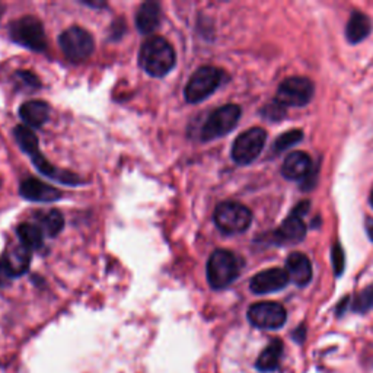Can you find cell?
<instances>
[{
  "instance_id": "cell-4",
  "label": "cell",
  "mask_w": 373,
  "mask_h": 373,
  "mask_svg": "<svg viewBox=\"0 0 373 373\" xmlns=\"http://www.w3.org/2000/svg\"><path fill=\"white\" fill-rule=\"evenodd\" d=\"M223 72L221 69L213 66L200 68L191 76L185 86V99L190 104H197V102L204 101L221 86Z\"/></svg>"
},
{
  "instance_id": "cell-2",
  "label": "cell",
  "mask_w": 373,
  "mask_h": 373,
  "mask_svg": "<svg viewBox=\"0 0 373 373\" xmlns=\"http://www.w3.org/2000/svg\"><path fill=\"white\" fill-rule=\"evenodd\" d=\"M239 261L226 250H216L208 263V280L213 289H225L239 276Z\"/></svg>"
},
{
  "instance_id": "cell-1",
  "label": "cell",
  "mask_w": 373,
  "mask_h": 373,
  "mask_svg": "<svg viewBox=\"0 0 373 373\" xmlns=\"http://www.w3.org/2000/svg\"><path fill=\"white\" fill-rule=\"evenodd\" d=\"M175 51L162 37H150L141 44L139 63L153 78H162L175 66Z\"/></svg>"
},
{
  "instance_id": "cell-32",
  "label": "cell",
  "mask_w": 373,
  "mask_h": 373,
  "mask_svg": "<svg viewBox=\"0 0 373 373\" xmlns=\"http://www.w3.org/2000/svg\"><path fill=\"white\" fill-rule=\"evenodd\" d=\"M350 299L349 298H345L344 301H341V303H340V306H339V310H337V314L339 315H343V312H344V310H345V306H347V302H349Z\"/></svg>"
},
{
  "instance_id": "cell-29",
  "label": "cell",
  "mask_w": 373,
  "mask_h": 373,
  "mask_svg": "<svg viewBox=\"0 0 373 373\" xmlns=\"http://www.w3.org/2000/svg\"><path fill=\"white\" fill-rule=\"evenodd\" d=\"M18 76L23 81V83H27L30 88H38V86H40V81H38L31 72H19Z\"/></svg>"
},
{
  "instance_id": "cell-25",
  "label": "cell",
  "mask_w": 373,
  "mask_h": 373,
  "mask_svg": "<svg viewBox=\"0 0 373 373\" xmlns=\"http://www.w3.org/2000/svg\"><path fill=\"white\" fill-rule=\"evenodd\" d=\"M352 308L354 312H362V314L373 310V285L367 286L366 289H363L362 292H359L356 294Z\"/></svg>"
},
{
  "instance_id": "cell-19",
  "label": "cell",
  "mask_w": 373,
  "mask_h": 373,
  "mask_svg": "<svg viewBox=\"0 0 373 373\" xmlns=\"http://www.w3.org/2000/svg\"><path fill=\"white\" fill-rule=\"evenodd\" d=\"M370 31H372L370 19L365 14H362V12H353V15L345 28L347 40L352 44H357L360 41H363L370 34Z\"/></svg>"
},
{
  "instance_id": "cell-26",
  "label": "cell",
  "mask_w": 373,
  "mask_h": 373,
  "mask_svg": "<svg viewBox=\"0 0 373 373\" xmlns=\"http://www.w3.org/2000/svg\"><path fill=\"white\" fill-rule=\"evenodd\" d=\"M261 114L267 120L280 121L286 117V107L281 105L277 99H274L261 110Z\"/></svg>"
},
{
  "instance_id": "cell-28",
  "label": "cell",
  "mask_w": 373,
  "mask_h": 373,
  "mask_svg": "<svg viewBox=\"0 0 373 373\" xmlns=\"http://www.w3.org/2000/svg\"><path fill=\"white\" fill-rule=\"evenodd\" d=\"M10 279H14V276H12L10 270H9L8 264H6V261L3 260V256H0V286L6 285V283H8Z\"/></svg>"
},
{
  "instance_id": "cell-6",
  "label": "cell",
  "mask_w": 373,
  "mask_h": 373,
  "mask_svg": "<svg viewBox=\"0 0 373 373\" xmlns=\"http://www.w3.org/2000/svg\"><path fill=\"white\" fill-rule=\"evenodd\" d=\"M241 119V108L235 104H228L213 111L208 121L201 127V140L210 141L230 133Z\"/></svg>"
},
{
  "instance_id": "cell-33",
  "label": "cell",
  "mask_w": 373,
  "mask_h": 373,
  "mask_svg": "<svg viewBox=\"0 0 373 373\" xmlns=\"http://www.w3.org/2000/svg\"><path fill=\"white\" fill-rule=\"evenodd\" d=\"M370 204L373 205V191H372V194H370Z\"/></svg>"
},
{
  "instance_id": "cell-15",
  "label": "cell",
  "mask_w": 373,
  "mask_h": 373,
  "mask_svg": "<svg viewBox=\"0 0 373 373\" xmlns=\"http://www.w3.org/2000/svg\"><path fill=\"white\" fill-rule=\"evenodd\" d=\"M286 272L298 286H306L312 280V264L302 252H292L286 261Z\"/></svg>"
},
{
  "instance_id": "cell-27",
  "label": "cell",
  "mask_w": 373,
  "mask_h": 373,
  "mask_svg": "<svg viewBox=\"0 0 373 373\" xmlns=\"http://www.w3.org/2000/svg\"><path fill=\"white\" fill-rule=\"evenodd\" d=\"M332 264H334V270H336V276H340L344 270L345 259H344V251L339 242L334 243V247H332Z\"/></svg>"
},
{
  "instance_id": "cell-7",
  "label": "cell",
  "mask_w": 373,
  "mask_h": 373,
  "mask_svg": "<svg viewBox=\"0 0 373 373\" xmlns=\"http://www.w3.org/2000/svg\"><path fill=\"white\" fill-rule=\"evenodd\" d=\"M60 48L70 61H83L92 54L95 43L92 35L83 28L72 27L61 32L59 38Z\"/></svg>"
},
{
  "instance_id": "cell-31",
  "label": "cell",
  "mask_w": 373,
  "mask_h": 373,
  "mask_svg": "<svg viewBox=\"0 0 373 373\" xmlns=\"http://www.w3.org/2000/svg\"><path fill=\"white\" fill-rule=\"evenodd\" d=\"M366 232H367L370 241H373V219H370V217L366 219Z\"/></svg>"
},
{
  "instance_id": "cell-30",
  "label": "cell",
  "mask_w": 373,
  "mask_h": 373,
  "mask_svg": "<svg viewBox=\"0 0 373 373\" xmlns=\"http://www.w3.org/2000/svg\"><path fill=\"white\" fill-rule=\"evenodd\" d=\"M293 339H294L296 341H298V343H302V341L305 340V327H303V325H301L298 330L294 331Z\"/></svg>"
},
{
  "instance_id": "cell-23",
  "label": "cell",
  "mask_w": 373,
  "mask_h": 373,
  "mask_svg": "<svg viewBox=\"0 0 373 373\" xmlns=\"http://www.w3.org/2000/svg\"><path fill=\"white\" fill-rule=\"evenodd\" d=\"M14 134L17 139V143L19 145V148L25 153H27L28 157L34 155L35 152L40 150V148H38V139L30 127L17 125L15 130H14Z\"/></svg>"
},
{
  "instance_id": "cell-5",
  "label": "cell",
  "mask_w": 373,
  "mask_h": 373,
  "mask_svg": "<svg viewBox=\"0 0 373 373\" xmlns=\"http://www.w3.org/2000/svg\"><path fill=\"white\" fill-rule=\"evenodd\" d=\"M10 38L19 46L34 51H43L47 47L43 23L34 17H23L14 21L9 27Z\"/></svg>"
},
{
  "instance_id": "cell-18",
  "label": "cell",
  "mask_w": 373,
  "mask_h": 373,
  "mask_svg": "<svg viewBox=\"0 0 373 373\" xmlns=\"http://www.w3.org/2000/svg\"><path fill=\"white\" fill-rule=\"evenodd\" d=\"M161 22V6L157 2H146L140 6L136 15V25L140 32L150 34Z\"/></svg>"
},
{
  "instance_id": "cell-10",
  "label": "cell",
  "mask_w": 373,
  "mask_h": 373,
  "mask_svg": "<svg viewBox=\"0 0 373 373\" xmlns=\"http://www.w3.org/2000/svg\"><path fill=\"white\" fill-rule=\"evenodd\" d=\"M310 201H302L292 210L289 217L276 230L273 239L279 245H289V243H299L306 236V226L302 217L310 210Z\"/></svg>"
},
{
  "instance_id": "cell-17",
  "label": "cell",
  "mask_w": 373,
  "mask_h": 373,
  "mask_svg": "<svg viewBox=\"0 0 373 373\" xmlns=\"http://www.w3.org/2000/svg\"><path fill=\"white\" fill-rule=\"evenodd\" d=\"M2 256L14 277L22 276L30 268L31 251L28 248H25L22 243L10 247Z\"/></svg>"
},
{
  "instance_id": "cell-13",
  "label": "cell",
  "mask_w": 373,
  "mask_h": 373,
  "mask_svg": "<svg viewBox=\"0 0 373 373\" xmlns=\"http://www.w3.org/2000/svg\"><path fill=\"white\" fill-rule=\"evenodd\" d=\"M19 192L23 199L30 201H57L61 199V191L51 187L37 178L23 179L19 187Z\"/></svg>"
},
{
  "instance_id": "cell-12",
  "label": "cell",
  "mask_w": 373,
  "mask_h": 373,
  "mask_svg": "<svg viewBox=\"0 0 373 373\" xmlns=\"http://www.w3.org/2000/svg\"><path fill=\"white\" fill-rule=\"evenodd\" d=\"M290 281V277L285 268H270L265 272H261L255 274L251 279L250 289L256 294H265V293H273L277 290L285 289Z\"/></svg>"
},
{
  "instance_id": "cell-21",
  "label": "cell",
  "mask_w": 373,
  "mask_h": 373,
  "mask_svg": "<svg viewBox=\"0 0 373 373\" xmlns=\"http://www.w3.org/2000/svg\"><path fill=\"white\" fill-rule=\"evenodd\" d=\"M18 238L25 248L30 251L40 250L44 243L43 230L34 223H22L18 226Z\"/></svg>"
},
{
  "instance_id": "cell-8",
  "label": "cell",
  "mask_w": 373,
  "mask_h": 373,
  "mask_svg": "<svg viewBox=\"0 0 373 373\" xmlns=\"http://www.w3.org/2000/svg\"><path fill=\"white\" fill-rule=\"evenodd\" d=\"M267 140L265 130L260 127H252L245 133H242L236 137L232 146V159L238 165H250L264 149Z\"/></svg>"
},
{
  "instance_id": "cell-16",
  "label": "cell",
  "mask_w": 373,
  "mask_h": 373,
  "mask_svg": "<svg viewBox=\"0 0 373 373\" xmlns=\"http://www.w3.org/2000/svg\"><path fill=\"white\" fill-rule=\"evenodd\" d=\"M19 115L30 128H38L48 120L50 107L44 101H28L19 108Z\"/></svg>"
},
{
  "instance_id": "cell-9",
  "label": "cell",
  "mask_w": 373,
  "mask_h": 373,
  "mask_svg": "<svg viewBox=\"0 0 373 373\" xmlns=\"http://www.w3.org/2000/svg\"><path fill=\"white\" fill-rule=\"evenodd\" d=\"M314 83L302 76L283 81L277 89V101L285 107H303L314 97Z\"/></svg>"
},
{
  "instance_id": "cell-11",
  "label": "cell",
  "mask_w": 373,
  "mask_h": 373,
  "mask_svg": "<svg viewBox=\"0 0 373 373\" xmlns=\"http://www.w3.org/2000/svg\"><path fill=\"white\" fill-rule=\"evenodd\" d=\"M286 318V310L276 302H259L248 310L250 323L263 330H277L285 325Z\"/></svg>"
},
{
  "instance_id": "cell-22",
  "label": "cell",
  "mask_w": 373,
  "mask_h": 373,
  "mask_svg": "<svg viewBox=\"0 0 373 373\" xmlns=\"http://www.w3.org/2000/svg\"><path fill=\"white\" fill-rule=\"evenodd\" d=\"M37 226L48 236H57L64 228V219L59 210H50L37 216Z\"/></svg>"
},
{
  "instance_id": "cell-24",
  "label": "cell",
  "mask_w": 373,
  "mask_h": 373,
  "mask_svg": "<svg viewBox=\"0 0 373 373\" xmlns=\"http://www.w3.org/2000/svg\"><path fill=\"white\" fill-rule=\"evenodd\" d=\"M302 137H303V132L302 130H290V132L283 133L281 136H279L276 139L274 145H273V152L274 153L285 152L289 148H292L293 145L299 143V141L302 140Z\"/></svg>"
},
{
  "instance_id": "cell-20",
  "label": "cell",
  "mask_w": 373,
  "mask_h": 373,
  "mask_svg": "<svg viewBox=\"0 0 373 373\" xmlns=\"http://www.w3.org/2000/svg\"><path fill=\"white\" fill-rule=\"evenodd\" d=\"M281 356H283V343L279 339H274L261 352L259 359H256L255 366L261 372H273L279 367Z\"/></svg>"
},
{
  "instance_id": "cell-14",
  "label": "cell",
  "mask_w": 373,
  "mask_h": 373,
  "mask_svg": "<svg viewBox=\"0 0 373 373\" xmlns=\"http://www.w3.org/2000/svg\"><path fill=\"white\" fill-rule=\"evenodd\" d=\"M312 170V159L305 152H292L281 166V174L286 179L301 181L310 177Z\"/></svg>"
},
{
  "instance_id": "cell-3",
  "label": "cell",
  "mask_w": 373,
  "mask_h": 373,
  "mask_svg": "<svg viewBox=\"0 0 373 373\" xmlns=\"http://www.w3.org/2000/svg\"><path fill=\"white\" fill-rule=\"evenodd\" d=\"M252 213L243 204L235 201L221 203L214 210V223L223 234L234 235L245 232L251 226Z\"/></svg>"
}]
</instances>
